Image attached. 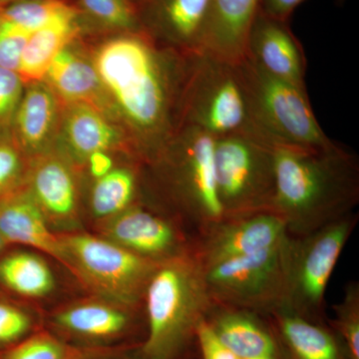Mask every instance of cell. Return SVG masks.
Returning a JSON list of instances; mask_svg holds the SVG:
<instances>
[{
	"mask_svg": "<svg viewBox=\"0 0 359 359\" xmlns=\"http://www.w3.org/2000/svg\"><path fill=\"white\" fill-rule=\"evenodd\" d=\"M82 32L78 9L32 32L25 45L18 73L25 85L42 81L53 59Z\"/></svg>",
	"mask_w": 359,
	"mask_h": 359,
	"instance_id": "24",
	"label": "cell"
},
{
	"mask_svg": "<svg viewBox=\"0 0 359 359\" xmlns=\"http://www.w3.org/2000/svg\"><path fill=\"white\" fill-rule=\"evenodd\" d=\"M26 1V0H0V7L6 6V4H13V2Z\"/></svg>",
	"mask_w": 359,
	"mask_h": 359,
	"instance_id": "40",
	"label": "cell"
},
{
	"mask_svg": "<svg viewBox=\"0 0 359 359\" xmlns=\"http://www.w3.org/2000/svg\"><path fill=\"white\" fill-rule=\"evenodd\" d=\"M215 137L182 126L149 162L142 164L144 204L178 221L194 238L223 218L217 194Z\"/></svg>",
	"mask_w": 359,
	"mask_h": 359,
	"instance_id": "3",
	"label": "cell"
},
{
	"mask_svg": "<svg viewBox=\"0 0 359 359\" xmlns=\"http://www.w3.org/2000/svg\"><path fill=\"white\" fill-rule=\"evenodd\" d=\"M358 212L287 242L282 306L304 320L325 323V292L335 266L358 223Z\"/></svg>",
	"mask_w": 359,
	"mask_h": 359,
	"instance_id": "7",
	"label": "cell"
},
{
	"mask_svg": "<svg viewBox=\"0 0 359 359\" xmlns=\"http://www.w3.org/2000/svg\"><path fill=\"white\" fill-rule=\"evenodd\" d=\"M248 359H276V358H273V356H259V358H252Z\"/></svg>",
	"mask_w": 359,
	"mask_h": 359,
	"instance_id": "42",
	"label": "cell"
},
{
	"mask_svg": "<svg viewBox=\"0 0 359 359\" xmlns=\"http://www.w3.org/2000/svg\"><path fill=\"white\" fill-rule=\"evenodd\" d=\"M42 81L63 106L88 104L119 123L91 57L80 51L74 42L53 59Z\"/></svg>",
	"mask_w": 359,
	"mask_h": 359,
	"instance_id": "21",
	"label": "cell"
},
{
	"mask_svg": "<svg viewBox=\"0 0 359 359\" xmlns=\"http://www.w3.org/2000/svg\"><path fill=\"white\" fill-rule=\"evenodd\" d=\"M142 321H145L143 306H129L95 294L63 304L49 316L61 339L86 344L89 349L106 348L125 339Z\"/></svg>",
	"mask_w": 359,
	"mask_h": 359,
	"instance_id": "12",
	"label": "cell"
},
{
	"mask_svg": "<svg viewBox=\"0 0 359 359\" xmlns=\"http://www.w3.org/2000/svg\"><path fill=\"white\" fill-rule=\"evenodd\" d=\"M78 171L54 148L29 159L26 188L55 233L80 230Z\"/></svg>",
	"mask_w": 359,
	"mask_h": 359,
	"instance_id": "14",
	"label": "cell"
},
{
	"mask_svg": "<svg viewBox=\"0 0 359 359\" xmlns=\"http://www.w3.org/2000/svg\"><path fill=\"white\" fill-rule=\"evenodd\" d=\"M28 164L11 131L0 132V199L25 186Z\"/></svg>",
	"mask_w": 359,
	"mask_h": 359,
	"instance_id": "31",
	"label": "cell"
},
{
	"mask_svg": "<svg viewBox=\"0 0 359 359\" xmlns=\"http://www.w3.org/2000/svg\"><path fill=\"white\" fill-rule=\"evenodd\" d=\"M0 283L30 299H44L56 289L55 276L48 262L26 250L11 252L0 259Z\"/></svg>",
	"mask_w": 359,
	"mask_h": 359,
	"instance_id": "26",
	"label": "cell"
},
{
	"mask_svg": "<svg viewBox=\"0 0 359 359\" xmlns=\"http://www.w3.org/2000/svg\"><path fill=\"white\" fill-rule=\"evenodd\" d=\"M98 235L155 264L191 254L195 241L178 221L143 202L99 224Z\"/></svg>",
	"mask_w": 359,
	"mask_h": 359,
	"instance_id": "11",
	"label": "cell"
},
{
	"mask_svg": "<svg viewBox=\"0 0 359 359\" xmlns=\"http://www.w3.org/2000/svg\"><path fill=\"white\" fill-rule=\"evenodd\" d=\"M276 188L271 211L287 235L302 237L355 212L358 156L339 143L323 150L275 147Z\"/></svg>",
	"mask_w": 359,
	"mask_h": 359,
	"instance_id": "2",
	"label": "cell"
},
{
	"mask_svg": "<svg viewBox=\"0 0 359 359\" xmlns=\"http://www.w3.org/2000/svg\"><path fill=\"white\" fill-rule=\"evenodd\" d=\"M205 321L217 339L238 359L278 355L268 316L212 302Z\"/></svg>",
	"mask_w": 359,
	"mask_h": 359,
	"instance_id": "20",
	"label": "cell"
},
{
	"mask_svg": "<svg viewBox=\"0 0 359 359\" xmlns=\"http://www.w3.org/2000/svg\"><path fill=\"white\" fill-rule=\"evenodd\" d=\"M212 301L192 254L156 266L144 295L146 337L141 359H192L197 332Z\"/></svg>",
	"mask_w": 359,
	"mask_h": 359,
	"instance_id": "4",
	"label": "cell"
},
{
	"mask_svg": "<svg viewBox=\"0 0 359 359\" xmlns=\"http://www.w3.org/2000/svg\"><path fill=\"white\" fill-rule=\"evenodd\" d=\"M112 154L113 153L100 151L89 156L85 163L84 169H87L92 180L101 178L114 169L115 161Z\"/></svg>",
	"mask_w": 359,
	"mask_h": 359,
	"instance_id": "37",
	"label": "cell"
},
{
	"mask_svg": "<svg viewBox=\"0 0 359 359\" xmlns=\"http://www.w3.org/2000/svg\"><path fill=\"white\" fill-rule=\"evenodd\" d=\"M278 347V359H351L337 332L278 309L268 316Z\"/></svg>",
	"mask_w": 359,
	"mask_h": 359,
	"instance_id": "23",
	"label": "cell"
},
{
	"mask_svg": "<svg viewBox=\"0 0 359 359\" xmlns=\"http://www.w3.org/2000/svg\"><path fill=\"white\" fill-rule=\"evenodd\" d=\"M25 86L16 71L0 67V132L11 131Z\"/></svg>",
	"mask_w": 359,
	"mask_h": 359,
	"instance_id": "33",
	"label": "cell"
},
{
	"mask_svg": "<svg viewBox=\"0 0 359 359\" xmlns=\"http://www.w3.org/2000/svg\"><path fill=\"white\" fill-rule=\"evenodd\" d=\"M62 109V103L44 81L26 84L11 133L28 159L54 148Z\"/></svg>",
	"mask_w": 359,
	"mask_h": 359,
	"instance_id": "18",
	"label": "cell"
},
{
	"mask_svg": "<svg viewBox=\"0 0 359 359\" xmlns=\"http://www.w3.org/2000/svg\"><path fill=\"white\" fill-rule=\"evenodd\" d=\"M306 0H261L259 11L273 20L289 22L295 8Z\"/></svg>",
	"mask_w": 359,
	"mask_h": 359,
	"instance_id": "36",
	"label": "cell"
},
{
	"mask_svg": "<svg viewBox=\"0 0 359 359\" xmlns=\"http://www.w3.org/2000/svg\"><path fill=\"white\" fill-rule=\"evenodd\" d=\"M81 359H141L138 353L134 355L124 351H109L107 348L86 349Z\"/></svg>",
	"mask_w": 359,
	"mask_h": 359,
	"instance_id": "38",
	"label": "cell"
},
{
	"mask_svg": "<svg viewBox=\"0 0 359 359\" xmlns=\"http://www.w3.org/2000/svg\"><path fill=\"white\" fill-rule=\"evenodd\" d=\"M80 16L104 32H141L140 14L130 0H78Z\"/></svg>",
	"mask_w": 359,
	"mask_h": 359,
	"instance_id": "27",
	"label": "cell"
},
{
	"mask_svg": "<svg viewBox=\"0 0 359 359\" xmlns=\"http://www.w3.org/2000/svg\"><path fill=\"white\" fill-rule=\"evenodd\" d=\"M30 35L0 18V67L18 72Z\"/></svg>",
	"mask_w": 359,
	"mask_h": 359,
	"instance_id": "34",
	"label": "cell"
},
{
	"mask_svg": "<svg viewBox=\"0 0 359 359\" xmlns=\"http://www.w3.org/2000/svg\"><path fill=\"white\" fill-rule=\"evenodd\" d=\"M142 202V163L133 159L101 178L93 180L89 195V210L98 224Z\"/></svg>",
	"mask_w": 359,
	"mask_h": 359,
	"instance_id": "25",
	"label": "cell"
},
{
	"mask_svg": "<svg viewBox=\"0 0 359 359\" xmlns=\"http://www.w3.org/2000/svg\"><path fill=\"white\" fill-rule=\"evenodd\" d=\"M58 235L65 269L92 294L129 306H143L148 283L159 264L94 233L79 230Z\"/></svg>",
	"mask_w": 359,
	"mask_h": 359,
	"instance_id": "8",
	"label": "cell"
},
{
	"mask_svg": "<svg viewBox=\"0 0 359 359\" xmlns=\"http://www.w3.org/2000/svg\"><path fill=\"white\" fill-rule=\"evenodd\" d=\"M54 149L78 169H83L89 156L100 151L124 153L138 160L121 125L102 111L83 103L63 106Z\"/></svg>",
	"mask_w": 359,
	"mask_h": 359,
	"instance_id": "15",
	"label": "cell"
},
{
	"mask_svg": "<svg viewBox=\"0 0 359 359\" xmlns=\"http://www.w3.org/2000/svg\"><path fill=\"white\" fill-rule=\"evenodd\" d=\"M6 242L4 241V237H2L1 233H0V250L4 249V247L6 245Z\"/></svg>",
	"mask_w": 359,
	"mask_h": 359,
	"instance_id": "41",
	"label": "cell"
},
{
	"mask_svg": "<svg viewBox=\"0 0 359 359\" xmlns=\"http://www.w3.org/2000/svg\"><path fill=\"white\" fill-rule=\"evenodd\" d=\"M76 9L65 0H26L0 7V18L32 33Z\"/></svg>",
	"mask_w": 359,
	"mask_h": 359,
	"instance_id": "28",
	"label": "cell"
},
{
	"mask_svg": "<svg viewBox=\"0 0 359 359\" xmlns=\"http://www.w3.org/2000/svg\"><path fill=\"white\" fill-rule=\"evenodd\" d=\"M130 1H131L132 4H133L134 6L137 7V9H138L139 11V9H141L142 7H143L144 4H146L147 0H130Z\"/></svg>",
	"mask_w": 359,
	"mask_h": 359,
	"instance_id": "39",
	"label": "cell"
},
{
	"mask_svg": "<svg viewBox=\"0 0 359 359\" xmlns=\"http://www.w3.org/2000/svg\"><path fill=\"white\" fill-rule=\"evenodd\" d=\"M182 126L196 127L215 138L245 133L264 139L252 122L238 63L189 54L178 103V129Z\"/></svg>",
	"mask_w": 359,
	"mask_h": 359,
	"instance_id": "5",
	"label": "cell"
},
{
	"mask_svg": "<svg viewBox=\"0 0 359 359\" xmlns=\"http://www.w3.org/2000/svg\"><path fill=\"white\" fill-rule=\"evenodd\" d=\"M332 328L346 344L351 359H359V283L351 280L344 289L342 301L334 306Z\"/></svg>",
	"mask_w": 359,
	"mask_h": 359,
	"instance_id": "30",
	"label": "cell"
},
{
	"mask_svg": "<svg viewBox=\"0 0 359 359\" xmlns=\"http://www.w3.org/2000/svg\"><path fill=\"white\" fill-rule=\"evenodd\" d=\"M86 349L41 330L9 347L1 359H81Z\"/></svg>",
	"mask_w": 359,
	"mask_h": 359,
	"instance_id": "29",
	"label": "cell"
},
{
	"mask_svg": "<svg viewBox=\"0 0 359 359\" xmlns=\"http://www.w3.org/2000/svg\"><path fill=\"white\" fill-rule=\"evenodd\" d=\"M261 0H212L199 52L226 62L245 58Z\"/></svg>",
	"mask_w": 359,
	"mask_h": 359,
	"instance_id": "19",
	"label": "cell"
},
{
	"mask_svg": "<svg viewBox=\"0 0 359 359\" xmlns=\"http://www.w3.org/2000/svg\"><path fill=\"white\" fill-rule=\"evenodd\" d=\"M197 346L202 359H238L217 339L205 320L198 327Z\"/></svg>",
	"mask_w": 359,
	"mask_h": 359,
	"instance_id": "35",
	"label": "cell"
},
{
	"mask_svg": "<svg viewBox=\"0 0 359 359\" xmlns=\"http://www.w3.org/2000/svg\"><path fill=\"white\" fill-rule=\"evenodd\" d=\"M212 0H147L142 27L155 41L184 54L198 53Z\"/></svg>",
	"mask_w": 359,
	"mask_h": 359,
	"instance_id": "17",
	"label": "cell"
},
{
	"mask_svg": "<svg viewBox=\"0 0 359 359\" xmlns=\"http://www.w3.org/2000/svg\"><path fill=\"white\" fill-rule=\"evenodd\" d=\"M214 166L223 217L271 211L276 188L275 146L250 134L217 137Z\"/></svg>",
	"mask_w": 359,
	"mask_h": 359,
	"instance_id": "9",
	"label": "cell"
},
{
	"mask_svg": "<svg viewBox=\"0 0 359 359\" xmlns=\"http://www.w3.org/2000/svg\"><path fill=\"white\" fill-rule=\"evenodd\" d=\"M188 55L163 46L141 30L118 33L90 56L142 164L178 130Z\"/></svg>",
	"mask_w": 359,
	"mask_h": 359,
	"instance_id": "1",
	"label": "cell"
},
{
	"mask_svg": "<svg viewBox=\"0 0 359 359\" xmlns=\"http://www.w3.org/2000/svg\"><path fill=\"white\" fill-rule=\"evenodd\" d=\"M289 236L273 247L202 269L212 302L269 316L282 306Z\"/></svg>",
	"mask_w": 359,
	"mask_h": 359,
	"instance_id": "10",
	"label": "cell"
},
{
	"mask_svg": "<svg viewBox=\"0 0 359 359\" xmlns=\"http://www.w3.org/2000/svg\"><path fill=\"white\" fill-rule=\"evenodd\" d=\"M245 57L271 76L306 89V60L289 22L257 13L250 29Z\"/></svg>",
	"mask_w": 359,
	"mask_h": 359,
	"instance_id": "16",
	"label": "cell"
},
{
	"mask_svg": "<svg viewBox=\"0 0 359 359\" xmlns=\"http://www.w3.org/2000/svg\"><path fill=\"white\" fill-rule=\"evenodd\" d=\"M250 115L259 134L271 145L306 150L334 147L309 102L306 89L271 76L247 57L238 62Z\"/></svg>",
	"mask_w": 359,
	"mask_h": 359,
	"instance_id": "6",
	"label": "cell"
},
{
	"mask_svg": "<svg viewBox=\"0 0 359 359\" xmlns=\"http://www.w3.org/2000/svg\"><path fill=\"white\" fill-rule=\"evenodd\" d=\"M34 327L30 311L0 299V346H14L32 334Z\"/></svg>",
	"mask_w": 359,
	"mask_h": 359,
	"instance_id": "32",
	"label": "cell"
},
{
	"mask_svg": "<svg viewBox=\"0 0 359 359\" xmlns=\"http://www.w3.org/2000/svg\"><path fill=\"white\" fill-rule=\"evenodd\" d=\"M287 236L282 219L271 212L223 217L194 241L191 254L204 269L269 249Z\"/></svg>",
	"mask_w": 359,
	"mask_h": 359,
	"instance_id": "13",
	"label": "cell"
},
{
	"mask_svg": "<svg viewBox=\"0 0 359 359\" xmlns=\"http://www.w3.org/2000/svg\"><path fill=\"white\" fill-rule=\"evenodd\" d=\"M0 233L6 244L25 245L65 266V252L57 233L25 186L0 199Z\"/></svg>",
	"mask_w": 359,
	"mask_h": 359,
	"instance_id": "22",
	"label": "cell"
}]
</instances>
